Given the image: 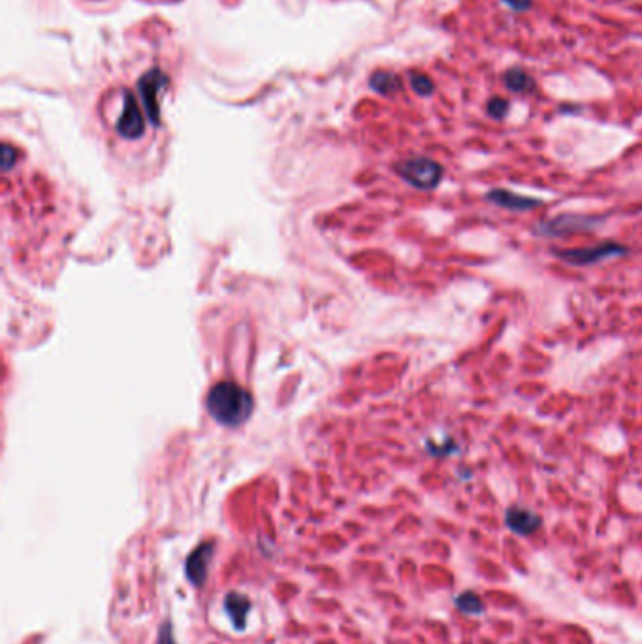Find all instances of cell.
I'll use <instances>...</instances> for the list:
<instances>
[{
	"label": "cell",
	"mask_w": 642,
	"mask_h": 644,
	"mask_svg": "<svg viewBox=\"0 0 642 644\" xmlns=\"http://www.w3.org/2000/svg\"><path fill=\"white\" fill-rule=\"evenodd\" d=\"M486 112H488L490 117L497 119V121H499V119L505 117L506 112H509V102H506L505 98L495 96V98L490 100L488 105H486Z\"/></svg>",
	"instance_id": "5bb4252c"
},
{
	"label": "cell",
	"mask_w": 642,
	"mask_h": 644,
	"mask_svg": "<svg viewBox=\"0 0 642 644\" xmlns=\"http://www.w3.org/2000/svg\"><path fill=\"white\" fill-rule=\"evenodd\" d=\"M211 557H213V543H200L189 554L185 562V576L192 586H196V588L204 586V583L207 580Z\"/></svg>",
	"instance_id": "8992f818"
},
{
	"label": "cell",
	"mask_w": 642,
	"mask_h": 644,
	"mask_svg": "<svg viewBox=\"0 0 642 644\" xmlns=\"http://www.w3.org/2000/svg\"><path fill=\"white\" fill-rule=\"evenodd\" d=\"M456 607L462 610L463 614H471V616H479L484 613V603L475 592H463L456 597Z\"/></svg>",
	"instance_id": "8fae6325"
},
{
	"label": "cell",
	"mask_w": 642,
	"mask_h": 644,
	"mask_svg": "<svg viewBox=\"0 0 642 644\" xmlns=\"http://www.w3.org/2000/svg\"><path fill=\"white\" fill-rule=\"evenodd\" d=\"M166 85V78L154 70L149 72L142 81H140V93H142L145 105H147L149 115H153V119H156V112H159V105H156V94L161 93V89Z\"/></svg>",
	"instance_id": "30bf717a"
},
{
	"label": "cell",
	"mask_w": 642,
	"mask_h": 644,
	"mask_svg": "<svg viewBox=\"0 0 642 644\" xmlns=\"http://www.w3.org/2000/svg\"><path fill=\"white\" fill-rule=\"evenodd\" d=\"M606 217H593V215H578V213H563L556 217L544 219L533 226V234L543 237H563L578 232H592L601 224H605Z\"/></svg>",
	"instance_id": "7a4b0ae2"
},
{
	"label": "cell",
	"mask_w": 642,
	"mask_h": 644,
	"mask_svg": "<svg viewBox=\"0 0 642 644\" xmlns=\"http://www.w3.org/2000/svg\"><path fill=\"white\" fill-rule=\"evenodd\" d=\"M505 524L516 535L527 537L543 526V518L535 511L525 507H509L505 513Z\"/></svg>",
	"instance_id": "52a82bcc"
},
{
	"label": "cell",
	"mask_w": 642,
	"mask_h": 644,
	"mask_svg": "<svg viewBox=\"0 0 642 644\" xmlns=\"http://www.w3.org/2000/svg\"><path fill=\"white\" fill-rule=\"evenodd\" d=\"M224 610L235 629H245L247 616L251 613V601L247 595L240 594V592H228L224 597Z\"/></svg>",
	"instance_id": "9c48e42d"
},
{
	"label": "cell",
	"mask_w": 642,
	"mask_h": 644,
	"mask_svg": "<svg viewBox=\"0 0 642 644\" xmlns=\"http://www.w3.org/2000/svg\"><path fill=\"white\" fill-rule=\"evenodd\" d=\"M505 83L506 87L511 89V91H516V93H527V91L535 87V83H533L530 75L524 74V72H518V70H511L506 74Z\"/></svg>",
	"instance_id": "7c38bea8"
},
{
	"label": "cell",
	"mask_w": 642,
	"mask_h": 644,
	"mask_svg": "<svg viewBox=\"0 0 642 644\" xmlns=\"http://www.w3.org/2000/svg\"><path fill=\"white\" fill-rule=\"evenodd\" d=\"M117 131L124 138H138L143 132V117L138 108V102L132 94H124V110L117 123Z\"/></svg>",
	"instance_id": "ba28073f"
},
{
	"label": "cell",
	"mask_w": 642,
	"mask_h": 644,
	"mask_svg": "<svg viewBox=\"0 0 642 644\" xmlns=\"http://www.w3.org/2000/svg\"><path fill=\"white\" fill-rule=\"evenodd\" d=\"M411 83H413V89L418 94L432 93L433 85H432V81L428 80L426 75H413V81H411Z\"/></svg>",
	"instance_id": "2e32d148"
},
{
	"label": "cell",
	"mask_w": 642,
	"mask_h": 644,
	"mask_svg": "<svg viewBox=\"0 0 642 644\" xmlns=\"http://www.w3.org/2000/svg\"><path fill=\"white\" fill-rule=\"evenodd\" d=\"M254 402L243 386L232 381L217 383L207 396V411L219 424L241 426L253 413Z\"/></svg>",
	"instance_id": "6da1fadb"
},
{
	"label": "cell",
	"mask_w": 642,
	"mask_h": 644,
	"mask_svg": "<svg viewBox=\"0 0 642 644\" xmlns=\"http://www.w3.org/2000/svg\"><path fill=\"white\" fill-rule=\"evenodd\" d=\"M484 200L488 204L501 207V210L513 211V213H527V211L543 207L544 200L535 198V196H525L518 192L506 191V189H492L484 194Z\"/></svg>",
	"instance_id": "5b68a950"
},
{
	"label": "cell",
	"mask_w": 642,
	"mask_h": 644,
	"mask_svg": "<svg viewBox=\"0 0 642 644\" xmlns=\"http://www.w3.org/2000/svg\"><path fill=\"white\" fill-rule=\"evenodd\" d=\"M552 254L556 256L557 261L567 262L571 266H593V264H597L601 261H606V258H620V256H625V254H629V247L624 245V243H618V242H611V240H606V242H601L597 245H593V247H586V249H552Z\"/></svg>",
	"instance_id": "3957f363"
},
{
	"label": "cell",
	"mask_w": 642,
	"mask_h": 644,
	"mask_svg": "<svg viewBox=\"0 0 642 644\" xmlns=\"http://www.w3.org/2000/svg\"><path fill=\"white\" fill-rule=\"evenodd\" d=\"M395 172L402 175L409 185L422 189V191L435 189L445 175L443 166L439 162L428 159V156H413V159L400 162L395 166Z\"/></svg>",
	"instance_id": "277c9868"
},
{
	"label": "cell",
	"mask_w": 642,
	"mask_h": 644,
	"mask_svg": "<svg viewBox=\"0 0 642 644\" xmlns=\"http://www.w3.org/2000/svg\"><path fill=\"white\" fill-rule=\"evenodd\" d=\"M371 85L377 89V91H381V93H390V91L400 87V81L392 74H377L371 80Z\"/></svg>",
	"instance_id": "4fadbf2b"
},
{
	"label": "cell",
	"mask_w": 642,
	"mask_h": 644,
	"mask_svg": "<svg viewBox=\"0 0 642 644\" xmlns=\"http://www.w3.org/2000/svg\"><path fill=\"white\" fill-rule=\"evenodd\" d=\"M156 644H177L175 635H173V624L170 620H164L159 631V643Z\"/></svg>",
	"instance_id": "9a60e30c"
}]
</instances>
